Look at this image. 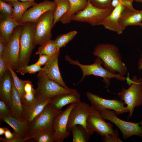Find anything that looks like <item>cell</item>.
<instances>
[{"label":"cell","instance_id":"cell-1","mask_svg":"<svg viewBox=\"0 0 142 142\" xmlns=\"http://www.w3.org/2000/svg\"><path fill=\"white\" fill-rule=\"evenodd\" d=\"M93 54L101 59L104 67L110 72H118L123 76L127 73L128 70L123 61L122 55L115 45L99 44L95 48Z\"/></svg>","mask_w":142,"mask_h":142},{"label":"cell","instance_id":"cell-2","mask_svg":"<svg viewBox=\"0 0 142 142\" xmlns=\"http://www.w3.org/2000/svg\"><path fill=\"white\" fill-rule=\"evenodd\" d=\"M65 60L72 65L78 66L83 73V76L80 82L82 81L87 76L93 75L103 78V82L105 84V87L108 89L110 84V79L115 78L118 80L124 81L126 78L119 73H113L110 72L102 66L103 62L101 59L97 57L94 62L90 65H84L80 63L78 60H73L68 55L65 57Z\"/></svg>","mask_w":142,"mask_h":142},{"label":"cell","instance_id":"cell-3","mask_svg":"<svg viewBox=\"0 0 142 142\" xmlns=\"http://www.w3.org/2000/svg\"><path fill=\"white\" fill-rule=\"evenodd\" d=\"M126 80L130 86L127 89L123 88L118 94L121 101H124L129 111L128 118L133 116L135 108L142 105V78L138 79L134 75L130 79L128 75Z\"/></svg>","mask_w":142,"mask_h":142},{"label":"cell","instance_id":"cell-4","mask_svg":"<svg viewBox=\"0 0 142 142\" xmlns=\"http://www.w3.org/2000/svg\"><path fill=\"white\" fill-rule=\"evenodd\" d=\"M37 77L38 86L35 93L36 99H52L60 94L77 91L76 89L63 87L45 74L38 73Z\"/></svg>","mask_w":142,"mask_h":142},{"label":"cell","instance_id":"cell-5","mask_svg":"<svg viewBox=\"0 0 142 142\" xmlns=\"http://www.w3.org/2000/svg\"><path fill=\"white\" fill-rule=\"evenodd\" d=\"M36 24L35 23L27 22L22 26L20 40L19 61L17 69L28 65L29 62L32 52L35 46Z\"/></svg>","mask_w":142,"mask_h":142},{"label":"cell","instance_id":"cell-6","mask_svg":"<svg viewBox=\"0 0 142 142\" xmlns=\"http://www.w3.org/2000/svg\"><path fill=\"white\" fill-rule=\"evenodd\" d=\"M114 8L102 9L95 7L88 0L86 7L73 16L72 21L85 22L91 26L102 25L105 19L110 14Z\"/></svg>","mask_w":142,"mask_h":142},{"label":"cell","instance_id":"cell-7","mask_svg":"<svg viewBox=\"0 0 142 142\" xmlns=\"http://www.w3.org/2000/svg\"><path fill=\"white\" fill-rule=\"evenodd\" d=\"M99 111L103 119L110 121L119 129L124 139H127L133 135L142 138V128L139 125L140 123L129 122L121 119L117 116L113 110L105 109Z\"/></svg>","mask_w":142,"mask_h":142},{"label":"cell","instance_id":"cell-8","mask_svg":"<svg viewBox=\"0 0 142 142\" xmlns=\"http://www.w3.org/2000/svg\"><path fill=\"white\" fill-rule=\"evenodd\" d=\"M54 11H49L43 14L36 23L34 44L41 45L51 40V30L53 25Z\"/></svg>","mask_w":142,"mask_h":142},{"label":"cell","instance_id":"cell-9","mask_svg":"<svg viewBox=\"0 0 142 142\" xmlns=\"http://www.w3.org/2000/svg\"><path fill=\"white\" fill-rule=\"evenodd\" d=\"M86 128L91 136L96 132L101 136L109 134H115L119 133L117 130H114L113 125L110 123L105 121L101 117L99 112L92 106L86 121Z\"/></svg>","mask_w":142,"mask_h":142},{"label":"cell","instance_id":"cell-10","mask_svg":"<svg viewBox=\"0 0 142 142\" xmlns=\"http://www.w3.org/2000/svg\"><path fill=\"white\" fill-rule=\"evenodd\" d=\"M21 26L17 27L14 29L11 37L6 45L2 56L14 71L17 69L19 61L20 40L22 30Z\"/></svg>","mask_w":142,"mask_h":142},{"label":"cell","instance_id":"cell-11","mask_svg":"<svg viewBox=\"0 0 142 142\" xmlns=\"http://www.w3.org/2000/svg\"><path fill=\"white\" fill-rule=\"evenodd\" d=\"M86 94L91 106L98 111L105 109L113 110L116 115L129 112L125 106V104L120 100L104 99L89 92H87Z\"/></svg>","mask_w":142,"mask_h":142},{"label":"cell","instance_id":"cell-12","mask_svg":"<svg viewBox=\"0 0 142 142\" xmlns=\"http://www.w3.org/2000/svg\"><path fill=\"white\" fill-rule=\"evenodd\" d=\"M76 103L71 104L54 119L53 127L54 131V142H63L69 136L70 131L67 128L69 115Z\"/></svg>","mask_w":142,"mask_h":142},{"label":"cell","instance_id":"cell-13","mask_svg":"<svg viewBox=\"0 0 142 142\" xmlns=\"http://www.w3.org/2000/svg\"><path fill=\"white\" fill-rule=\"evenodd\" d=\"M62 111L52 109L48 104L30 123L29 134L39 129L53 128V124L54 119Z\"/></svg>","mask_w":142,"mask_h":142},{"label":"cell","instance_id":"cell-14","mask_svg":"<svg viewBox=\"0 0 142 142\" xmlns=\"http://www.w3.org/2000/svg\"><path fill=\"white\" fill-rule=\"evenodd\" d=\"M56 6L54 1L47 0L37 3L26 11L19 22L23 23L31 22L36 24L39 18L44 13L49 11H54Z\"/></svg>","mask_w":142,"mask_h":142},{"label":"cell","instance_id":"cell-15","mask_svg":"<svg viewBox=\"0 0 142 142\" xmlns=\"http://www.w3.org/2000/svg\"><path fill=\"white\" fill-rule=\"evenodd\" d=\"M90 106L86 103L80 102L76 104L70 113L67 125L68 130L70 131L73 126L78 125L86 128V121L90 110Z\"/></svg>","mask_w":142,"mask_h":142},{"label":"cell","instance_id":"cell-16","mask_svg":"<svg viewBox=\"0 0 142 142\" xmlns=\"http://www.w3.org/2000/svg\"><path fill=\"white\" fill-rule=\"evenodd\" d=\"M59 54V51L53 55L39 73L45 74L63 87L69 88L63 80L59 70L58 59Z\"/></svg>","mask_w":142,"mask_h":142},{"label":"cell","instance_id":"cell-17","mask_svg":"<svg viewBox=\"0 0 142 142\" xmlns=\"http://www.w3.org/2000/svg\"><path fill=\"white\" fill-rule=\"evenodd\" d=\"M0 119L12 128L16 136L26 139L28 141L31 139L29 136L30 123L13 115L1 116Z\"/></svg>","mask_w":142,"mask_h":142},{"label":"cell","instance_id":"cell-18","mask_svg":"<svg viewBox=\"0 0 142 142\" xmlns=\"http://www.w3.org/2000/svg\"><path fill=\"white\" fill-rule=\"evenodd\" d=\"M125 8L121 6L114 8L111 13L104 21L102 25L105 29L118 34L122 33L126 28L120 25L119 20L122 12Z\"/></svg>","mask_w":142,"mask_h":142},{"label":"cell","instance_id":"cell-19","mask_svg":"<svg viewBox=\"0 0 142 142\" xmlns=\"http://www.w3.org/2000/svg\"><path fill=\"white\" fill-rule=\"evenodd\" d=\"M80 102V95L77 91L57 95L51 99L48 104L54 110H62V108L68 104Z\"/></svg>","mask_w":142,"mask_h":142},{"label":"cell","instance_id":"cell-20","mask_svg":"<svg viewBox=\"0 0 142 142\" xmlns=\"http://www.w3.org/2000/svg\"><path fill=\"white\" fill-rule=\"evenodd\" d=\"M119 23L125 28L129 26H139L142 22V10L125 8L122 12Z\"/></svg>","mask_w":142,"mask_h":142},{"label":"cell","instance_id":"cell-21","mask_svg":"<svg viewBox=\"0 0 142 142\" xmlns=\"http://www.w3.org/2000/svg\"><path fill=\"white\" fill-rule=\"evenodd\" d=\"M8 105L13 116L21 120L25 121L21 96L14 85L12 78V90Z\"/></svg>","mask_w":142,"mask_h":142},{"label":"cell","instance_id":"cell-22","mask_svg":"<svg viewBox=\"0 0 142 142\" xmlns=\"http://www.w3.org/2000/svg\"><path fill=\"white\" fill-rule=\"evenodd\" d=\"M51 99H36L35 102L30 106L23 109L24 120L31 123L43 111Z\"/></svg>","mask_w":142,"mask_h":142},{"label":"cell","instance_id":"cell-23","mask_svg":"<svg viewBox=\"0 0 142 142\" xmlns=\"http://www.w3.org/2000/svg\"><path fill=\"white\" fill-rule=\"evenodd\" d=\"M0 22V34L4 38L6 44L11 37L14 31L23 23L17 21L12 18L1 17Z\"/></svg>","mask_w":142,"mask_h":142},{"label":"cell","instance_id":"cell-24","mask_svg":"<svg viewBox=\"0 0 142 142\" xmlns=\"http://www.w3.org/2000/svg\"><path fill=\"white\" fill-rule=\"evenodd\" d=\"M70 4L69 11L59 19L62 24L69 23L75 15L78 12L83 10L87 7L88 0H68Z\"/></svg>","mask_w":142,"mask_h":142},{"label":"cell","instance_id":"cell-25","mask_svg":"<svg viewBox=\"0 0 142 142\" xmlns=\"http://www.w3.org/2000/svg\"><path fill=\"white\" fill-rule=\"evenodd\" d=\"M12 90V78L9 70L0 79V98L8 105L10 99Z\"/></svg>","mask_w":142,"mask_h":142},{"label":"cell","instance_id":"cell-26","mask_svg":"<svg viewBox=\"0 0 142 142\" xmlns=\"http://www.w3.org/2000/svg\"><path fill=\"white\" fill-rule=\"evenodd\" d=\"M54 133L53 128L40 129L31 132L29 136L37 142H54Z\"/></svg>","mask_w":142,"mask_h":142},{"label":"cell","instance_id":"cell-27","mask_svg":"<svg viewBox=\"0 0 142 142\" xmlns=\"http://www.w3.org/2000/svg\"><path fill=\"white\" fill-rule=\"evenodd\" d=\"M11 3L13 7L12 18L19 22L27 9L37 3L34 1L22 2L16 1L13 2Z\"/></svg>","mask_w":142,"mask_h":142},{"label":"cell","instance_id":"cell-28","mask_svg":"<svg viewBox=\"0 0 142 142\" xmlns=\"http://www.w3.org/2000/svg\"><path fill=\"white\" fill-rule=\"evenodd\" d=\"M70 131L72 134L73 142H87L90 136L87 129L80 125L73 126Z\"/></svg>","mask_w":142,"mask_h":142},{"label":"cell","instance_id":"cell-29","mask_svg":"<svg viewBox=\"0 0 142 142\" xmlns=\"http://www.w3.org/2000/svg\"><path fill=\"white\" fill-rule=\"evenodd\" d=\"M54 1L56 3L57 6L54 12V26L69 11L70 7L68 0H56Z\"/></svg>","mask_w":142,"mask_h":142},{"label":"cell","instance_id":"cell-30","mask_svg":"<svg viewBox=\"0 0 142 142\" xmlns=\"http://www.w3.org/2000/svg\"><path fill=\"white\" fill-rule=\"evenodd\" d=\"M59 51L57 48L54 40H51L40 45L36 54L52 55Z\"/></svg>","mask_w":142,"mask_h":142},{"label":"cell","instance_id":"cell-31","mask_svg":"<svg viewBox=\"0 0 142 142\" xmlns=\"http://www.w3.org/2000/svg\"><path fill=\"white\" fill-rule=\"evenodd\" d=\"M77 33V32L72 31L67 33L59 36L54 40L58 50L64 47L70 41L72 40Z\"/></svg>","mask_w":142,"mask_h":142},{"label":"cell","instance_id":"cell-32","mask_svg":"<svg viewBox=\"0 0 142 142\" xmlns=\"http://www.w3.org/2000/svg\"><path fill=\"white\" fill-rule=\"evenodd\" d=\"M7 65L8 69L11 73L14 85L19 92L21 98L25 93L24 90L23 80L19 79L11 66L8 64Z\"/></svg>","mask_w":142,"mask_h":142},{"label":"cell","instance_id":"cell-33","mask_svg":"<svg viewBox=\"0 0 142 142\" xmlns=\"http://www.w3.org/2000/svg\"><path fill=\"white\" fill-rule=\"evenodd\" d=\"M12 3H7L0 0V11L1 17L12 18L13 8Z\"/></svg>","mask_w":142,"mask_h":142},{"label":"cell","instance_id":"cell-34","mask_svg":"<svg viewBox=\"0 0 142 142\" xmlns=\"http://www.w3.org/2000/svg\"><path fill=\"white\" fill-rule=\"evenodd\" d=\"M41 66L36 63L30 65H28L19 68L16 70V72L24 75L26 74H34L40 71L42 69Z\"/></svg>","mask_w":142,"mask_h":142},{"label":"cell","instance_id":"cell-35","mask_svg":"<svg viewBox=\"0 0 142 142\" xmlns=\"http://www.w3.org/2000/svg\"><path fill=\"white\" fill-rule=\"evenodd\" d=\"M35 91V90L31 93H25L23 97L21 98L23 110V109L32 105L36 100Z\"/></svg>","mask_w":142,"mask_h":142},{"label":"cell","instance_id":"cell-36","mask_svg":"<svg viewBox=\"0 0 142 142\" xmlns=\"http://www.w3.org/2000/svg\"><path fill=\"white\" fill-rule=\"evenodd\" d=\"M134 0H112L111 6L113 8L118 6H121L125 8L134 9L133 2Z\"/></svg>","mask_w":142,"mask_h":142},{"label":"cell","instance_id":"cell-37","mask_svg":"<svg viewBox=\"0 0 142 142\" xmlns=\"http://www.w3.org/2000/svg\"><path fill=\"white\" fill-rule=\"evenodd\" d=\"M91 3L96 7L106 9L112 7V0H89Z\"/></svg>","mask_w":142,"mask_h":142},{"label":"cell","instance_id":"cell-38","mask_svg":"<svg viewBox=\"0 0 142 142\" xmlns=\"http://www.w3.org/2000/svg\"><path fill=\"white\" fill-rule=\"evenodd\" d=\"M12 115L8 105L3 100H0V116Z\"/></svg>","mask_w":142,"mask_h":142},{"label":"cell","instance_id":"cell-39","mask_svg":"<svg viewBox=\"0 0 142 142\" xmlns=\"http://www.w3.org/2000/svg\"><path fill=\"white\" fill-rule=\"evenodd\" d=\"M119 133L115 134H109L106 136H101L103 141L104 142H123L119 137Z\"/></svg>","mask_w":142,"mask_h":142},{"label":"cell","instance_id":"cell-40","mask_svg":"<svg viewBox=\"0 0 142 142\" xmlns=\"http://www.w3.org/2000/svg\"><path fill=\"white\" fill-rule=\"evenodd\" d=\"M8 70L7 64L2 57H0V79L1 78Z\"/></svg>","mask_w":142,"mask_h":142},{"label":"cell","instance_id":"cell-41","mask_svg":"<svg viewBox=\"0 0 142 142\" xmlns=\"http://www.w3.org/2000/svg\"><path fill=\"white\" fill-rule=\"evenodd\" d=\"M24 90L25 93H29L35 90L31 81L29 80H23Z\"/></svg>","mask_w":142,"mask_h":142},{"label":"cell","instance_id":"cell-42","mask_svg":"<svg viewBox=\"0 0 142 142\" xmlns=\"http://www.w3.org/2000/svg\"><path fill=\"white\" fill-rule=\"evenodd\" d=\"M52 55H39V59L36 63L40 66L45 65Z\"/></svg>","mask_w":142,"mask_h":142},{"label":"cell","instance_id":"cell-43","mask_svg":"<svg viewBox=\"0 0 142 142\" xmlns=\"http://www.w3.org/2000/svg\"><path fill=\"white\" fill-rule=\"evenodd\" d=\"M28 141L26 139L18 138L16 136L11 139H7L5 138H0V142H24Z\"/></svg>","mask_w":142,"mask_h":142},{"label":"cell","instance_id":"cell-44","mask_svg":"<svg viewBox=\"0 0 142 142\" xmlns=\"http://www.w3.org/2000/svg\"><path fill=\"white\" fill-rule=\"evenodd\" d=\"M6 43L1 35L0 34V57H2L4 52Z\"/></svg>","mask_w":142,"mask_h":142},{"label":"cell","instance_id":"cell-45","mask_svg":"<svg viewBox=\"0 0 142 142\" xmlns=\"http://www.w3.org/2000/svg\"><path fill=\"white\" fill-rule=\"evenodd\" d=\"M4 135L5 136V138L7 139H11L16 136L14 132L13 133H11L10 130L6 127Z\"/></svg>","mask_w":142,"mask_h":142},{"label":"cell","instance_id":"cell-46","mask_svg":"<svg viewBox=\"0 0 142 142\" xmlns=\"http://www.w3.org/2000/svg\"><path fill=\"white\" fill-rule=\"evenodd\" d=\"M138 68L139 70H142V52L141 54V57L138 62ZM142 83V81L141 82Z\"/></svg>","mask_w":142,"mask_h":142},{"label":"cell","instance_id":"cell-47","mask_svg":"<svg viewBox=\"0 0 142 142\" xmlns=\"http://www.w3.org/2000/svg\"><path fill=\"white\" fill-rule=\"evenodd\" d=\"M2 1L4 2L7 3H11L13 2L16 1H21L23 2L32 1H35V0H1Z\"/></svg>","mask_w":142,"mask_h":142},{"label":"cell","instance_id":"cell-48","mask_svg":"<svg viewBox=\"0 0 142 142\" xmlns=\"http://www.w3.org/2000/svg\"><path fill=\"white\" fill-rule=\"evenodd\" d=\"M6 127H0V135H1L4 134Z\"/></svg>","mask_w":142,"mask_h":142},{"label":"cell","instance_id":"cell-49","mask_svg":"<svg viewBox=\"0 0 142 142\" xmlns=\"http://www.w3.org/2000/svg\"><path fill=\"white\" fill-rule=\"evenodd\" d=\"M134 1L137 2L142 3V0H134Z\"/></svg>","mask_w":142,"mask_h":142},{"label":"cell","instance_id":"cell-50","mask_svg":"<svg viewBox=\"0 0 142 142\" xmlns=\"http://www.w3.org/2000/svg\"><path fill=\"white\" fill-rule=\"evenodd\" d=\"M140 126L142 128V120L140 122Z\"/></svg>","mask_w":142,"mask_h":142},{"label":"cell","instance_id":"cell-51","mask_svg":"<svg viewBox=\"0 0 142 142\" xmlns=\"http://www.w3.org/2000/svg\"><path fill=\"white\" fill-rule=\"evenodd\" d=\"M139 26H140L141 28H142V22L140 24V25Z\"/></svg>","mask_w":142,"mask_h":142},{"label":"cell","instance_id":"cell-52","mask_svg":"<svg viewBox=\"0 0 142 142\" xmlns=\"http://www.w3.org/2000/svg\"><path fill=\"white\" fill-rule=\"evenodd\" d=\"M55 0H54V1H55Z\"/></svg>","mask_w":142,"mask_h":142},{"label":"cell","instance_id":"cell-53","mask_svg":"<svg viewBox=\"0 0 142 142\" xmlns=\"http://www.w3.org/2000/svg\"></svg>","mask_w":142,"mask_h":142}]
</instances>
